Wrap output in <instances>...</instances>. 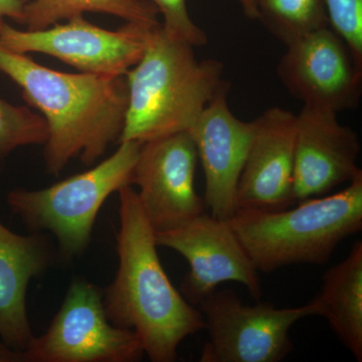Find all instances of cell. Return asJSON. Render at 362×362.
<instances>
[{"mask_svg":"<svg viewBox=\"0 0 362 362\" xmlns=\"http://www.w3.org/2000/svg\"><path fill=\"white\" fill-rule=\"evenodd\" d=\"M0 71L44 117V159L49 175H59L77 157L85 165H93L120 140L129 98L125 76L63 73L1 45Z\"/></svg>","mask_w":362,"mask_h":362,"instance_id":"1","label":"cell"},{"mask_svg":"<svg viewBox=\"0 0 362 362\" xmlns=\"http://www.w3.org/2000/svg\"><path fill=\"white\" fill-rule=\"evenodd\" d=\"M118 194L119 268L104 290L105 310L114 325L134 331L150 361H175L180 343L206 327L204 316L169 280L137 192L127 185Z\"/></svg>","mask_w":362,"mask_h":362,"instance_id":"2","label":"cell"},{"mask_svg":"<svg viewBox=\"0 0 362 362\" xmlns=\"http://www.w3.org/2000/svg\"><path fill=\"white\" fill-rule=\"evenodd\" d=\"M194 47L161 23L150 30L142 58L125 75L129 98L119 143L189 131L211 100L230 89L223 64L199 61Z\"/></svg>","mask_w":362,"mask_h":362,"instance_id":"3","label":"cell"},{"mask_svg":"<svg viewBox=\"0 0 362 362\" xmlns=\"http://www.w3.org/2000/svg\"><path fill=\"white\" fill-rule=\"evenodd\" d=\"M283 211H238L228 223L252 264L271 273L327 263L342 240L362 228V173L343 190Z\"/></svg>","mask_w":362,"mask_h":362,"instance_id":"4","label":"cell"},{"mask_svg":"<svg viewBox=\"0 0 362 362\" xmlns=\"http://www.w3.org/2000/svg\"><path fill=\"white\" fill-rule=\"evenodd\" d=\"M142 143L120 142L115 153L96 166L42 189L16 188L7 194L11 213L32 233H51L59 258L66 263L89 247L93 228L104 202L131 185Z\"/></svg>","mask_w":362,"mask_h":362,"instance_id":"5","label":"cell"},{"mask_svg":"<svg viewBox=\"0 0 362 362\" xmlns=\"http://www.w3.org/2000/svg\"><path fill=\"white\" fill-rule=\"evenodd\" d=\"M250 306L230 289L214 290L199 303L209 340L201 362H280L294 349L290 329L309 316H320L316 299L295 308L269 302Z\"/></svg>","mask_w":362,"mask_h":362,"instance_id":"6","label":"cell"},{"mask_svg":"<svg viewBox=\"0 0 362 362\" xmlns=\"http://www.w3.org/2000/svg\"><path fill=\"white\" fill-rule=\"evenodd\" d=\"M25 354L28 362H135L144 349L134 331L109 320L104 290L76 279L51 325Z\"/></svg>","mask_w":362,"mask_h":362,"instance_id":"7","label":"cell"},{"mask_svg":"<svg viewBox=\"0 0 362 362\" xmlns=\"http://www.w3.org/2000/svg\"><path fill=\"white\" fill-rule=\"evenodd\" d=\"M153 26L126 23L113 32L93 25L83 16L40 30H18L4 23L0 45L18 54H49L81 73L121 77L142 58Z\"/></svg>","mask_w":362,"mask_h":362,"instance_id":"8","label":"cell"},{"mask_svg":"<svg viewBox=\"0 0 362 362\" xmlns=\"http://www.w3.org/2000/svg\"><path fill=\"white\" fill-rule=\"evenodd\" d=\"M197 147L188 131L142 143L131 185L154 232L173 230L206 211L195 192Z\"/></svg>","mask_w":362,"mask_h":362,"instance_id":"9","label":"cell"},{"mask_svg":"<svg viewBox=\"0 0 362 362\" xmlns=\"http://www.w3.org/2000/svg\"><path fill=\"white\" fill-rule=\"evenodd\" d=\"M157 247L177 252L189 265L180 293L192 305L202 300L225 282H237L249 290L257 301L263 295L259 271L238 239L228 221L211 214L166 232L156 233Z\"/></svg>","mask_w":362,"mask_h":362,"instance_id":"10","label":"cell"},{"mask_svg":"<svg viewBox=\"0 0 362 362\" xmlns=\"http://www.w3.org/2000/svg\"><path fill=\"white\" fill-rule=\"evenodd\" d=\"M277 66L281 83L305 106L338 112L358 106L362 68L329 25L286 45Z\"/></svg>","mask_w":362,"mask_h":362,"instance_id":"11","label":"cell"},{"mask_svg":"<svg viewBox=\"0 0 362 362\" xmlns=\"http://www.w3.org/2000/svg\"><path fill=\"white\" fill-rule=\"evenodd\" d=\"M296 124L297 115L280 107L268 109L254 120L251 144L238 185L237 211H283L296 204Z\"/></svg>","mask_w":362,"mask_h":362,"instance_id":"12","label":"cell"},{"mask_svg":"<svg viewBox=\"0 0 362 362\" xmlns=\"http://www.w3.org/2000/svg\"><path fill=\"white\" fill-rule=\"evenodd\" d=\"M359 152L358 135L338 121L337 112L303 105L295 137L296 204L323 197L354 180L362 173L357 166Z\"/></svg>","mask_w":362,"mask_h":362,"instance_id":"13","label":"cell"},{"mask_svg":"<svg viewBox=\"0 0 362 362\" xmlns=\"http://www.w3.org/2000/svg\"><path fill=\"white\" fill-rule=\"evenodd\" d=\"M228 92L218 93L188 131L204 169L206 209L223 221L237 211L238 185L254 132V121L245 122L233 115Z\"/></svg>","mask_w":362,"mask_h":362,"instance_id":"14","label":"cell"},{"mask_svg":"<svg viewBox=\"0 0 362 362\" xmlns=\"http://www.w3.org/2000/svg\"><path fill=\"white\" fill-rule=\"evenodd\" d=\"M57 258L47 233L18 235L0 223V338L14 349L25 351L35 339L26 310L28 284Z\"/></svg>","mask_w":362,"mask_h":362,"instance_id":"15","label":"cell"},{"mask_svg":"<svg viewBox=\"0 0 362 362\" xmlns=\"http://www.w3.org/2000/svg\"><path fill=\"white\" fill-rule=\"evenodd\" d=\"M315 299L320 316L356 361H362V243L352 247L349 256L322 276Z\"/></svg>","mask_w":362,"mask_h":362,"instance_id":"16","label":"cell"},{"mask_svg":"<svg viewBox=\"0 0 362 362\" xmlns=\"http://www.w3.org/2000/svg\"><path fill=\"white\" fill-rule=\"evenodd\" d=\"M86 13L111 14L126 23L158 25V11L144 0H28L23 25L40 30Z\"/></svg>","mask_w":362,"mask_h":362,"instance_id":"17","label":"cell"},{"mask_svg":"<svg viewBox=\"0 0 362 362\" xmlns=\"http://www.w3.org/2000/svg\"><path fill=\"white\" fill-rule=\"evenodd\" d=\"M258 21L285 45L328 25L324 0H257Z\"/></svg>","mask_w":362,"mask_h":362,"instance_id":"18","label":"cell"},{"mask_svg":"<svg viewBox=\"0 0 362 362\" xmlns=\"http://www.w3.org/2000/svg\"><path fill=\"white\" fill-rule=\"evenodd\" d=\"M47 126L44 117L28 107L16 106L0 98V176L6 159L20 147L45 144Z\"/></svg>","mask_w":362,"mask_h":362,"instance_id":"19","label":"cell"},{"mask_svg":"<svg viewBox=\"0 0 362 362\" xmlns=\"http://www.w3.org/2000/svg\"><path fill=\"white\" fill-rule=\"evenodd\" d=\"M328 25L346 45L362 68V0H324Z\"/></svg>","mask_w":362,"mask_h":362,"instance_id":"20","label":"cell"},{"mask_svg":"<svg viewBox=\"0 0 362 362\" xmlns=\"http://www.w3.org/2000/svg\"><path fill=\"white\" fill-rule=\"evenodd\" d=\"M153 4L159 14L163 16L164 30L178 39L185 40L192 47L206 45V33L195 25L187 9V0H144Z\"/></svg>","mask_w":362,"mask_h":362,"instance_id":"21","label":"cell"},{"mask_svg":"<svg viewBox=\"0 0 362 362\" xmlns=\"http://www.w3.org/2000/svg\"><path fill=\"white\" fill-rule=\"evenodd\" d=\"M28 0H0V28L7 18L23 25L25 6Z\"/></svg>","mask_w":362,"mask_h":362,"instance_id":"22","label":"cell"},{"mask_svg":"<svg viewBox=\"0 0 362 362\" xmlns=\"http://www.w3.org/2000/svg\"><path fill=\"white\" fill-rule=\"evenodd\" d=\"M0 362H28L25 351L14 349L0 341Z\"/></svg>","mask_w":362,"mask_h":362,"instance_id":"23","label":"cell"},{"mask_svg":"<svg viewBox=\"0 0 362 362\" xmlns=\"http://www.w3.org/2000/svg\"><path fill=\"white\" fill-rule=\"evenodd\" d=\"M242 6L243 13L249 20L258 21V7L257 0H238Z\"/></svg>","mask_w":362,"mask_h":362,"instance_id":"24","label":"cell"}]
</instances>
